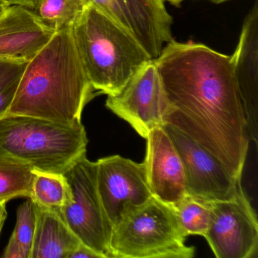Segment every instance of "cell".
<instances>
[{"label": "cell", "instance_id": "obj_22", "mask_svg": "<svg viewBox=\"0 0 258 258\" xmlns=\"http://www.w3.org/2000/svg\"><path fill=\"white\" fill-rule=\"evenodd\" d=\"M4 258H31V252L22 244L10 238L7 248L3 254Z\"/></svg>", "mask_w": 258, "mask_h": 258}, {"label": "cell", "instance_id": "obj_5", "mask_svg": "<svg viewBox=\"0 0 258 258\" xmlns=\"http://www.w3.org/2000/svg\"><path fill=\"white\" fill-rule=\"evenodd\" d=\"M174 207L155 197L125 207L113 226L110 257L191 258L195 247L185 244Z\"/></svg>", "mask_w": 258, "mask_h": 258}, {"label": "cell", "instance_id": "obj_10", "mask_svg": "<svg viewBox=\"0 0 258 258\" xmlns=\"http://www.w3.org/2000/svg\"><path fill=\"white\" fill-rule=\"evenodd\" d=\"M131 34L152 59L173 39V18L163 0H87Z\"/></svg>", "mask_w": 258, "mask_h": 258}, {"label": "cell", "instance_id": "obj_8", "mask_svg": "<svg viewBox=\"0 0 258 258\" xmlns=\"http://www.w3.org/2000/svg\"><path fill=\"white\" fill-rule=\"evenodd\" d=\"M107 96V108L143 138L164 123L169 105L154 59L143 66L120 93Z\"/></svg>", "mask_w": 258, "mask_h": 258}, {"label": "cell", "instance_id": "obj_29", "mask_svg": "<svg viewBox=\"0 0 258 258\" xmlns=\"http://www.w3.org/2000/svg\"><path fill=\"white\" fill-rule=\"evenodd\" d=\"M7 2H8V1H7Z\"/></svg>", "mask_w": 258, "mask_h": 258}, {"label": "cell", "instance_id": "obj_26", "mask_svg": "<svg viewBox=\"0 0 258 258\" xmlns=\"http://www.w3.org/2000/svg\"><path fill=\"white\" fill-rule=\"evenodd\" d=\"M164 2H167L171 5L174 6L176 7H180L181 4L183 2L184 0H163Z\"/></svg>", "mask_w": 258, "mask_h": 258}, {"label": "cell", "instance_id": "obj_13", "mask_svg": "<svg viewBox=\"0 0 258 258\" xmlns=\"http://www.w3.org/2000/svg\"><path fill=\"white\" fill-rule=\"evenodd\" d=\"M242 102L250 141L257 144L258 0L244 19L236 49L230 56Z\"/></svg>", "mask_w": 258, "mask_h": 258}, {"label": "cell", "instance_id": "obj_24", "mask_svg": "<svg viewBox=\"0 0 258 258\" xmlns=\"http://www.w3.org/2000/svg\"><path fill=\"white\" fill-rule=\"evenodd\" d=\"M10 5H20L34 10L40 0H7Z\"/></svg>", "mask_w": 258, "mask_h": 258}, {"label": "cell", "instance_id": "obj_7", "mask_svg": "<svg viewBox=\"0 0 258 258\" xmlns=\"http://www.w3.org/2000/svg\"><path fill=\"white\" fill-rule=\"evenodd\" d=\"M211 222L205 238L215 256H256L257 217L241 185L233 199L211 202Z\"/></svg>", "mask_w": 258, "mask_h": 258}, {"label": "cell", "instance_id": "obj_3", "mask_svg": "<svg viewBox=\"0 0 258 258\" xmlns=\"http://www.w3.org/2000/svg\"><path fill=\"white\" fill-rule=\"evenodd\" d=\"M72 33L93 89L107 96L120 93L152 59L130 33L93 4L87 6Z\"/></svg>", "mask_w": 258, "mask_h": 258}, {"label": "cell", "instance_id": "obj_2", "mask_svg": "<svg viewBox=\"0 0 258 258\" xmlns=\"http://www.w3.org/2000/svg\"><path fill=\"white\" fill-rule=\"evenodd\" d=\"M94 90L81 62L72 29L59 31L28 61L7 116L79 123Z\"/></svg>", "mask_w": 258, "mask_h": 258}, {"label": "cell", "instance_id": "obj_1", "mask_svg": "<svg viewBox=\"0 0 258 258\" xmlns=\"http://www.w3.org/2000/svg\"><path fill=\"white\" fill-rule=\"evenodd\" d=\"M155 63L168 102L164 119L241 179L250 139L230 56L173 40Z\"/></svg>", "mask_w": 258, "mask_h": 258}, {"label": "cell", "instance_id": "obj_9", "mask_svg": "<svg viewBox=\"0 0 258 258\" xmlns=\"http://www.w3.org/2000/svg\"><path fill=\"white\" fill-rule=\"evenodd\" d=\"M182 160L188 196L213 202L233 199L241 185L223 164L186 134L168 123L162 125Z\"/></svg>", "mask_w": 258, "mask_h": 258}, {"label": "cell", "instance_id": "obj_20", "mask_svg": "<svg viewBox=\"0 0 258 258\" xmlns=\"http://www.w3.org/2000/svg\"><path fill=\"white\" fill-rule=\"evenodd\" d=\"M28 61L0 59V119L7 116Z\"/></svg>", "mask_w": 258, "mask_h": 258}, {"label": "cell", "instance_id": "obj_6", "mask_svg": "<svg viewBox=\"0 0 258 258\" xmlns=\"http://www.w3.org/2000/svg\"><path fill=\"white\" fill-rule=\"evenodd\" d=\"M96 170V162L86 155L74 163L63 173L70 185L72 201L55 211L81 243L108 258L113 226L99 197Z\"/></svg>", "mask_w": 258, "mask_h": 258}, {"label": "cell", "instance_id": "obj_16", "mask_svg": "<svg viewBox=\"0 0 258 258\" xmlns=\"http://www.w3.org/2000/svg\"><path fill=\"white\" fill-rule=\"evenodd\" d=\"M34 176L31 164L0 150V204L17 197L31 199Z\"/></svg>", "mask_w": 258, "mask_h": 258}, {"label": "cell", "instance_id": "obj_27", "mask_svg": "<svg viewBox=\"0 0 258 258\" xmlns=\"http://www.w3.org/2000/svg\"><path fill=\"white\" fill-rule=\"evenodd\" d=\"M210 2L213 3L215 4H223V3L227 2V1H230V0H208Z\"/></svg>", "mask_w": 258, "mask_h": 258}, {"label": "cell", "instance_id": "obj_15", "mask_svg": "<svg viewBox=\"0 0 258 258\" xmlns=\"http://www.w3.org/2000/svg\"><path fill=\"white\" fill-rule=\"evenodd\" d=\"M35 205L37 225L31 258H69L81 241L55 210Z\"/></svg>", "mask_w": 258, "mask_h": 258}, {"label": "cell", "instance_id": "obj_19", "mask_svg": "<svg viewBox=\"0 0 258 258\" xmlns=\"http://www.w3.org/2000/svg\"><path fill=\"white\" fill-rule=\"evenodd\" d=\"M174 208L179 226L185 236L205 237L211 222V202L199 200L187 195Z\"/></svg>", "mask_w": 258, "mask_h": 258}, {"label": "cell", "instance_id": "obj_17", "mask_svg": "<svg viewBox=\"0 0 258 258\" xmlns=\"http://www.w3.org/2000/svg\"><path fill=\"white\" fill-rule=\"evenodd\" d=\"M89 5L87 0H40L34 10L54 32L72 30Z\"/></svg>", "mask_w": 258, "mask_h": 258}, {"label": "cell", "instance_id": "obj_12", "mask_svg": "<svg viewBox=\"0 0 258 258\" xmlns=\"http://www.w3.org/2000/svg\"><path fill=\"white\" fill-rule=\"evenodd\" d=\"M146 140L143 164L149 188L154 197L176 206L188 195L180 156L162 126L152 130Z\"/></svg>", "mask_w": 258, "mask_h": 258}, {"label": "cell", "instance_id": "obj_25", "mask_svg": "<svg viewBox=\"0 0 258 258\" xmlns=\"http://www.w3.org/2000/svg\"><path fill=\"white\" fill-rule=\"evenodd\" d=\"M7 217V210L0 213V232L2 230L3 226H4V223H5L6 219Z\"/></svg>", "mask_w": 258, "mask_h": 258}, {"label": "cell", "instance_id": "obj_28", "mask_svg": "<svg viewBox=\"0 0 258 258\" xmlns=\"http://www.w3.org/2000/svg\"><path fill=\"white\" fill-rule=\"evenodd\" d=\"M7 210V203L0 204V213Z\"/></svg>", "mask_w": 258, "mask_h": 258}, {"label": "cell", "instance_id": "obj_11", "mask_svg": "<svg viewBox=\"0 0 258 258\" xmlns=\"http://www.w3.org/2000/svg\"><path fill=\"white\" fill-rule=\"evenodd\" d=\"M96 162L98 191L113 226L126 205H141L153 197L143 162L120 155L105 157Z\"/></svg>", "mask_w": 258, "mask_h": 258}, {"label": "cell", "instance_id": "obj_23", "mask_svg": "<svg viewBox=\"0 0 258 258\" xmlns=\"http://www.w3.org/2000/svg\"><path fill=\"white\" fill-rule=\"evenodd\" d=\"M103 258L100 254L81 243L72 253L69 258Z\"/></svg>", "mask_w": 258, "mask_h": 258}, {"label": "cell", "instance_id": "obj_21", "mask_svg": "<svg viewBox=\"0 0 258 258\" xmlns=\"http://www.w3.org/2000/svg\"><path fill=\"white\" fill-rule=\"evenodd\" d=\"M37 225V208L35 202L28 198L19 206L17 221L11 238L16 240L31 253L33 241Z\"/></svg>", "mask_w": 258, "mask_h": 258}, {"label": "cell", "instance_id": "obj_4", "mask_svg": "<svg viewBox=\"0 0 258 258\" xmlns=\"http://www.w3.org/2000/svg\"><path fill=\"white\" fill-rule=\"evenodd\" d=\"M87 143L82 122L66 124L23 115L0 119V150L34 170L63 174L86 155Z\"/></svg>", "mask_w": 258, "mask_h": 258}, {"label": "cell", "instance_id": "obj_14", "mask_svg": "<svg viewBox=\"0 0 258 258\" xmlns=\"http://www.w3.org/2000/svg\"><path fill=\"white\" fill-rule=\"evenodd\" d=\"M55 34L34 10L10 5L0 16V59L31 61Z\"/></svg>", "mask_w": 258, "mask_h": 258}, {"label": "cell", "instance_id": "obj_18", "mask_svg": "<svg viewBox=\"0 0 258 258\" xmlns=\"http://www.w3.org/2000/svg\"><path fill=\"white\" fill-rule=\"evenodd\" d=\"M72 197L70 185L64 175L35 170L31 198L35 203L58 210L69 205Z\"/></svg>", "mask_w": 258, "mask_h": 258}]
</instances>
